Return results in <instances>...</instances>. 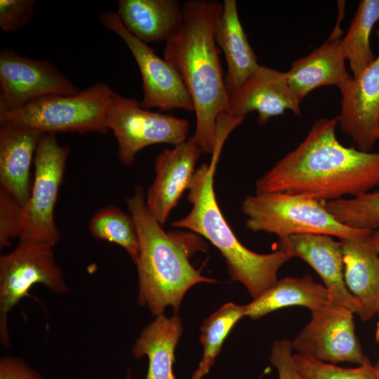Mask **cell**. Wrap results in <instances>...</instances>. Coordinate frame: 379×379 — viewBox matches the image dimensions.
Here are the masks:
<instances>
[{
  "mask_svg": "<svg viewBox=\"0 0 379 379\" xmlns=\"http://www.w3.org/2000/svg\"><path fill=\"white\" fill-rule=\"evenodd\" d=\"M354 314L330 303L312 312L310 322L291 341L293 349L322 362L363 364L368 358L355 334Z\"/></svg>",
  "mask_w": 379,
  "mask_h": 379,
  "instance_id": "11",
  "label": "cell"
},
{
  "mask_svg": "<svg viewBox=\"0 0 379 379\" xmlns=\"http://www.w3.org/2000/svg\"><path fill=\"white\" fill-rule=\"evenodd\" d=\"M35 0H0V27L4 32L16 31L31 20Z\"/></svg>",
  "mask_w": 379,
  "mask_h": 379,
  "instance_id": "30",
  "label": "cell"
},
{
  "mask_svg": "<svg viewBox=\"0 0 379 379\" xmlns=\"http://www.w3.org/2000/svg\"><path fill=\"white\" fill-rule=\"evenodd\" d=\"M117 13L127 30L147 44L167 41L184 20L178 0H119Z\"/></svg>",
  "mask_w": 379,
  "mask_h": 379,
  "instance_id": "19",
  "label": "cell"
},
{
  "mask_svg": "<svg viewBox=\"0 0 379 379\" xmlns=\"http://www.w3.org/2000/svg\"><path fill=\"white\" fill-rule=\"evenodd\" d=\"M245 316V305L227 302L206 318L201 328L200 343L204 352L198 368L191 379H201L214 364L225 339L235 324Z\"/></svg>",
  "mask_w": 379,
  "mask_h": 379,
  "instance_id": "26",
  "label": "cell"
},
{
  "mask_svg": "<svg viewBox=\"0 0 379 379\" xmlns=\"http://www.w3.org/2000/svg\"><path fill=\"white\" fill-rule=\"evenodd\" d=\"M338 118L316 120L305 139L255 182V193L283 192L321 201L357 197L379 185V152L342 145Z\"/></svg>",
  "mask_w": 379,
  "mask_h": 379,
  "instance_id": "1",
  "label": "cell"
},
{
  "mask_svg": "<svg viewBox=\"0 0 379 379\" xmlns=\"http://www.w3.org/2000/svg\"><path fill=\"white\" fill-rule=\"evenodd\" d=\"M107 126L118 143V157L126 167L132 166L143 148L159 143L173 145L187 140V119L143 108L140 102L114 92L107 115Z\"/></svg>",
  "mask_w": 379,
  "mask_h": 379,
  "instance_id": "9",
  "label": "cell"
},
{
  "mask_svg": "<svg viewBox=\"0 0 379 379\" xmlns=\"http://www.w3.org/2000/svg\"><path fill=\"white\" fill-rule=\"evenodd\" d=\"M338 4L339 6V15L338 18V22L335 26L334 29L333 30L332 33L331 34L330 36L328 38L327 40L329 41H333V40H338L340 39V36L342 34V30L340 28L339 22L343 19V15H344V10H345V1H338Z\"/></svg>",
  "mask_w": 379,
  "mask_h": 379,
  "instance_id": "33",
  "label": "cell"
},
{
  "mask_svg": "<svg viewBox=\"0 0 379 379\" xmlns=\"http://www.w3.org/2000/svg\"><path fill=\"white\" fill-rule=\"evenodd\" d=\"M328 303L326 286L315 282L310 275L286 277L245 305V316L258 319L273 311L293 305L305 307L312 312Z\"/></svg>",
  "mask_w": 379,
  "mask_h": 379,
  "instance_id": "23",
  "label": "cell"
},
{
  "mask_svg": "<svg viewBox=\"0 0 379 379\" xmlns=\"http://www.w3.org/2000/svg\"><path fill=\"white\" fill-rule=\"evenodd\" d=\"M221 149L217 145L211 164H203L196 169L187 196L192 208L171 226L190 230L208 239L225 258L231 279L242 283L256 299L277 282L279 270L293 257L280 249L256 253L237 238L220 209L214 191V175Z\"/></svg>",
  "mask_w": 379,
  "mask_h": 379,
  "instance_id": "4",
  "label": "cell"
},
{
  "mask_svg": "<svg viewBox=\"0 0 379 379\" xmlns=\"http://www.w3.org/2000/svg\"><path fill=\"white\" fill-rule=\"evenodd\" d=\"M328 211L340 223L357 230H379V190L350 199L324 201Z\"/></svg>",
  "mask_w": 379,
  "mask_h": 379,
  "instance_id": "27",
  "label": "cell"
},
{
  "mask_svg": "<svg viewBox=\"0 0 379 379\" xmlns=\"http://www.w3.org/2000/svg\"><path fill=\"white\" fill-rule=\"evenodd\" d=\"M379 39V27L376 30ZM340 112L337 117L343 133L357 149L370 152L379 122V54L357 77L339 88Z\"/></svg>",
  "mask_w": 379,
  "mask_h": 379,
  "instance_id": "14",
  "label": "cell"
},
{
  "mask_svg": "<svg viewBox=\"0 0 379 379\" xmlns=\"http://www.w3.org/2000/svg\"><path fill=\"white\" fill-rule=\"evenodd\" d=\"M98 19L124 41L133 55L142 77L143 96L140 105L143 108L194 111L191 95L179 73L147 44L131 34L117 12L101 13Z\"/></svg>",
  "mask_w": 379,
  "mask_h": 379,
  "instance_id": "10",
  "label": "cell"
},
{
  "mask_svg": "<svg viewBox=\"0 0 379 379\" xmlns=\"http://www.w3.org/2000/svg\"><path fill=\"white\" fill-rule=\"evenodd\" d=\"M23 206L11 194L0 188V248L10 246L11 239L20 237Z\"/></svg>",
  "mask_w": 379,
  "mask_h": 379,
  "instance_id": "29",
  "label": "cell"
},
{
  "mask_svg": "<svg viewBox=\"0 0 379 379\" xmlns=\"http://www.w3.org/2000/svg\"><path fill=\"white\" fill-rule=\"evenodd\" d=\"M369 240L379 253V234L376 232H373L370 236Z\"/></svg>",
  "mask_w": 379,
  "mask_h": 379,
  "instance_id": "34",
  "label": "cell"
},
{
  "mask_svg": "<svg viewBox=\"0 0 379 379\" xmlns=\"http://www.w3.org/2000/svg\"><path fill=\"white\" fill-rule=\"evenodd\" d=\"M300 102L289 86L286 72L260 65L230 98L227 114L245 118L255 111L257 122L262 125L272 117L283 115L286 110L300 116Z\"/></svg>",
  "mask_w": 379,
  "mask_h": 379,
  "instance_id": "16",
  "label": "cell"
},
{
  "mask_svg": "<svg viewBox=\"0 0 379 379\" xmlns=\"http://www.w3.org/2000/svg\"><path fill=\"white\" fill-rule=\"evenodd\" d=\"M293 360L301 379H379L368 358L357 368L340 367L299 354H293Z\"/></svg>",
  "mask_w": 379,
  "mask_h": 379,
  "instance_id": "28",
  "label": "cell"
},
{
  "mask_svg": "<svg viewBox=\"0 0 379 379\" xmlns=\"http://www.w3.org/2000/svg\"><path fill=\"white\" fill-rule=\"evenodd\" d=\"M279 249L298 257L320 276L328 293L330 304L345 307L362 321L370 319L359 301L349 291L344 279L343 248L340 241L331 236L300 234L279 238Z\"/></svg>",
  "mask_w": 379,
  "mask_h": 379,
  "instance_id": "13",
  "label": "cell"
},
{
  "mask_svg": "<svg viewBox=\"0 0 379 379\" xmlns=\"http://www.w3.org/2000/svg\"><path fill=\"white\" fill-rule=\"evenodd\" d=\"M379 21V0H361L346 35L341 39L345 60L357 77L374 60L371 34Z\"/></svg>",
  "mask_w": 379,
  "mask_h": 379,
  "instance_id": "24",
  "label": "cell"
},
{
  "mask_svg": "<svg viewBox=\"0 0 379 379\" xmlns=\"http://www.w3.org/2000/svg\"><path fill=\"white\" fill-rule=\"evenodd\" d=\"M126 379H133L132 378V376L131 375V371H129L127 373V375H126Z\"/></svg>",
  "mask_w": 379,
  "mask_h": 379,
  "instance_id": "38",
  "label": "cell"
},
{
  "mask_svg": "<svg viewBox=\"0 0 379 379\" xmlns=\"http://www.w3.org/2000/svg\"><path fill=\"white\" fill-rule=\"evenodd\" d=\"M96 239L115 243L128 253L135 264L139 255V238L133 218L114 205L99 209L88 224Z\"/></svg>",
  "mask_w": 379,
  "mask_h": 379,
  "instance_id": "25",
  "label": "cell"
},
{
  "mask_svg": "<svg viewBox=\"0 0 379 379\" xmlns=\"http://www.w3.org/2000/svg\"><path fill=\"white\" fill-rule=\"evenodd\" d=\"M42 134L27 126L0 124V188L22 206L31 194L30 168Z\"/></svg>",
  "mask_w": 379,
  "mask_h": 379,
  "instance_id": "17",
  "label": "cell"
},
{
  "mask_svg": "<svg viewBox=\"0 0 379 379\" xmlns=\"http://www.w3.org/2000/svg\"><path fill=\"white\" fill-rule=\"evenodd\" d=\"M369 237L342 239L340 241L346 286L371 319L375 314L379 302V253Z\"/></svg>",
  "mask_w": 379,
  "mask_h": 379,
  "instance_id": "21",
  "label": "cell"
},
{
  "mask_svg": "<svg viewBox=\"0 0 379 379\" xmlns=\"http://www.w3.org/2000/svg\"><path fill=\"white\" fill-rule=\"evenodd\" d=\"M345 60L341 39L326 40L292 62L286 72L289 86L300 101L319 87L335 85L339 88L352 77L346 69Z\"/></svg>",
  "mask_w": 379,
  "mask_h": 379,
  "instance_id": "20",
  "label": "cell"
},
{
  "mask_svg": "<svg viewBox=\"0 0 379 379\" xmlns=\"http://www.w3.org/2000/svg\"><path fill=\"white\" fill-rule=\"evenodd\" d=\"M36 284L55 294L69 291L53 247L20 241L14 250L0 256V341L4 348L11 346L8 315Z\"/></svg>",
  "mask_w": 379,
  "mask_h": 379,
  "instance_id": "7",
  "label": "cell"
},
{
  "mask_svg": "<svg viewBox=\"0 0 379 379\" xmlns=\"http://www.w3.org/2000/svg\"><path fill=\"white\" fill-rule=\"evenodd\" d=\"M114 92L107 84L98 82L74 95L44 97L0 113V124L27 126L43 133L105 134Z\"/></svg>",
  "mask_w": 379,
  "mask_h": 379,
  "instance_id": "6",
  "label": "cell"
},
{
  "mask_svg": "<svg viewBox=\"0 0 379 379\" xmlns=\"http://www.w3.org/2000/svg\"><path fill=\"white\" fill-rule=\"evenodd\" d=\"M214 39L225 58V84L230 98L260 65L241 25L235 0L222 1L214 25Z\"/></svg>",
  "mask_w": 379,
  "mask_h": 379,
  "instance_id": "18",
  "label": "cell"
},
{
  "mask_svg": "<svg viewBox=\"0 0 379 379\" xmlns=\"http://www.w3.org/2000/svg\"><path fill=\"white\" fill-rule=\"evenodd\" d=\"M375 232H376L379 234V230H377V231H375Z\"/></svg>",
  "mask_w": 379,
  "mask_h": 379,
  "instance_id": "39",
  "label": "cell"
},
{
  "mask_svg": "<svg viewBox=\"0 0 379 379\" xmlns=\"http://www.w3.org/2000/svg\"><path fill=\"white\" fill-rule=\"evenodd\" d=\"M375 137L376 141L379 140V122H378V126L375 132Z\"/></svg>",
  "mask_w": 379,
  "mask_h": 379,
  "instance_id": "36",
  "label": "cell"
},
{
  "mask_svg": "<svg viewBox=\"0 0 379 379\" xmlns=\"http://www.w3.org/2000/svg\"><path fill=\"white\" fill-rule=\"evenodd\" d=\"M180 317L164 314L147 324L131 348L137 359L146 355L149 367L146 379H175L173 371L175 349L182 333Z\"/></svg>",
  "mask_w": 379,
  "mask_h": 379,
  "instance_id": "22",
  "label": "cell"
},
{
  "mask_svg": "<svg viewBox=\"0 0 379 379\" xmlns=\"http://www.w3.org/2000/svg\"><path fill=\"white\" fill-rule=\"evenodd\" d=\"M0 113L51 95H74L80 91L52 63L0 51Z\"/></svg>",
  "mask_w": 379,
  "mask_h": 379,
  "instance_id": "12",
  "label": "cell"
},
{
  "mask_svg": "<svg viewBox=\"0 0 379 379\" xmlns=\"http://www.w3.org/2000/svg\"><path fill=\"white\" fill-rule=\"evenodd\" d=\"M292 350L288 340H276L273 343L270 361L277 369L279 379H301L293 363Z\"/></svg>",
  "mask_w": 379,
  "mask_h": 379,
  "instance_id": "31",
  "label": "cell"
},
{
  "mask_svg": "<svg viewBox=\"0 0 379 379\" xmlns=\"http://www.w3.org/2000/svg\"><path fill=\"white\" fill-rule=\"evenodd\" d=\"M0 379H42V375L22 359L6 355L0 359Z\"/></svg>",
  "mask_w": 379,
  "mask_h": 379,
  "instance_id": "32",
  "label": "cell"
},
{
  "mask_svg": "<svg viewBox=\"0 0 379 379\" xmlns=\"http://www.w3.org/2000/svg\"><path fill=\"white\" fill-rule=\"evenodd\" d=\"M375 366V368L376 369V371H378V373H379V359L377 361V363L375 364V365H374Z\"/></svg>",
  "mask_w": 379,
  "mask_h": 379,
  "instance_id": "37",
  "label": "cell"
},
{
  "mask_svg": "<svg viewBox=\"0 0 379 379\" xmlns=\"http://www.w3.org/2000/svg\"><path fill=\"white\" fill-rule=\"evenodd\" d=\"M69 153V147L59 145L55 133L41 135L34 155L31 194L23 206L20 241L54 247L60 241L54 213Z\"/></svg>",
  "mask_w": 379,
  "mask_h": 379,
  "instance_id": "8",
  "label": "cell"
},
{
  "mask_svg": "<svg viewBox=\"0 0 379 379\" xmlns=\"http://www.w3.org/2000/svg\"><path fill=\"white\" fill-rule=\"evenodd\" d=\"M222 8V2L216 0L184 2L183 24L164 49V58L179 73L194 103L196 126L190 139L207 154L215 149L217 119L230 108L214 39V25Z\"/></svg>",
  "mask_w": 379,
  "mask_h": 379,
  "instance_id": "2",
  "label": "cell"
},
{
  "mask_svg": "<svg viewBox=\"0 0 379 379\" xmlns=\"http://www.w3.org/2000/svg\"><path fill=\"white\" fill-rule=\"evenodd\" d=\"M375 313L378 314V318H379V302L377 305L376 309H375ZM375 338L378 343H379V319L377 324V328H376V333H375Z\"/></svg>",
  "mask_w": 379,
  "mask_h": 379,
  "instance_id": "35",
  "label": "cell"
},
{
  "mask_svg": "<svg viewBox=\"0 0 379 379\" xmlns=\"http://www.w3.org/2000/svg\"><path fill=\"white\" fill-rule=\"evenodd\" d=\"M202 151L190 138L159 153L154 159L155 177L148 188L146 206L162 226L188 190Z\"/></svg>",
  "mask_w": 379,
  "mask_h": 379,
  "instance_id": "15",
  "label": "cell"
},
{
  "mask_svg": "<svg viewBox=\"0 0 379 379\" xmlns=\"http://www.w3.org/2000/svg\"><path fill=\"white\" fill-rule=\"evenodd\" d=\"M128 209L136 225L139 255L135 263L138 277V304L156 317L167 306L179 310L186 292L201 282L216 280L201 275L190 263L191 253L199 248L183 242L173 233H166L148 211L146 196L140 187L127 199ZM201 245V244H200Z\"/></svg>",
  "mask_w": 379,
  "mask_h": 379,
  "instance_id": "3",
  "label": "cell"
},
{
  "mask_svg": "<svg viewBox=\"0 0 379 379\" xmlns=\"http://www.w3.org/2000/svg\"><path fill=\"white\" fill-rule=\"evenodd\" d=\"M241 211L247 217L245 222L247 229L274 234L279 238L319 234L337 237L339 239H364L373 232L340 223L326 208L324 201L301 195L255 193L244 199Z\"/></svg>",
  "mask_w": 379,
  "mask_h": 379,
  "instance_id": "5",
  "label": "cell"
}]
</instances>
